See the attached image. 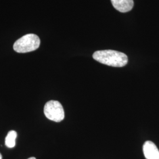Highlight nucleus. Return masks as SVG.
I'll use <instances>...</instances> for the list:
<instances>
[{
    "mask_svg": "<svg viewBox=\"0 0 159 159\" xmlns=\"http://www.w3.org/2000/svg\"><path fill=\"white\" fill-rule=\"evenodd\" d=\"M93 57L99 63L114 67H124L128 63L126 54L115 50L97 51L93 54Z\"/></svg>",
    "mask_w": 159,
    "mask_h": 159,
    "instance_id": "obj_1",
    "label": "nucleus"
},
{
    "mask_svg": "<svg viewBox=\"0 0 159 159\" xmlns=\"http://www.w3.org/2000/svg\"><path fill=\"white\" fill-rule=\"evenodd\" d=\"M40 45V38L35 34H29L17 40L14 44L13 48L18 53H26L36 50Z\"/></svg>",
    "mask_w": 159,
    "mask_h": 159,
    "instance_id": "obj_2",
    "label": "nucleus"
},
{
    "mask_svg": "<svg viewBox=\"0 0 159 159\" xmlns=\"http://www.w3.org/2000/svg\"><path fill=\"white\" fill-rule=\"evenodd\" d=\"M44 113L48 119L60 122L64 119V111L61 104L58 101L51 100L46 103Z\"/></svg>",
    "mask_w": 159,
    "mask_h": 159,
    "instance_id": "obj_3",
    "label": "nucleus"
},
{
    "mask_svg": "<svg viewBox=\"0 0 159 159\" xmlns=\"http://www.w3.org/2000/svg\"><path fill=\"white\" fill-rule=\"evenodd\" d=\"M143 153L146 159H159V150L153 142L147 141L144 143Z\"/></svg>",
    "mask_w": 159,
    "mask_h": 159,
    "instance_id": "obj_4",
    "label": "nucleus"
},
{
    "mask_svg": "<svg viewBox=\"0 0 159 159\" xmlns=\"http://www.w3.org/2000/svg\"><path fill=\"white\" fill-rule=\"evenodd\" d=\"M112 5L115 9L121 12L130 11L133 6V0H111Z\"/></svg>",
    "mask_w": 159,
    "mask_h": 159,
    "instance_id": "obj_5",
    "label": "nucleus"
},
{
    "mask_svg": "<svg viewBox=\"0 0 159 159\" xmlns=\"http://www.w3.org/2000/svg\"><path fill=\"white\" fill-rule=\"evenodd\" d=\"M17 133L15 131L11 130L8 133L5 140V144L7 148H13L16 146V139Z\"/></svg>",
    "mask_w": 159,
    "mask_h": 159,
    "instance_id": "obj_6",
    "label": "nucleus"
},
{
    "mask_svg": "<svg viewBox=\"0 0 159 159\" xmlns=\"http://www.w3.org/2000/svg\"><path fill=\"white\" fill-rule=\"evenodd\" d=\"M28 159H36V158H35L34 157H30V158H29Z\"/></svg>",
    "mask_w": 159,
    "mask_h": 159,
    "instance_id": "obj_7",
    "label": "nucleus"
},
{
    "mask_svg": "<svg viewBox=\"0 0 159 159\" xmlns=\"http://www.w3.org/2000/svg\"><path fill=\"white\" fill-rule=\"evenodd\" d=\"M2 159V155H1V154L0 153V159Z\"/></svg>",
    "mask_w": 159,
    "mask_h": 159,
    "instance_id": "obj_8",
    "label": "nucleus"
}]
</instances>
